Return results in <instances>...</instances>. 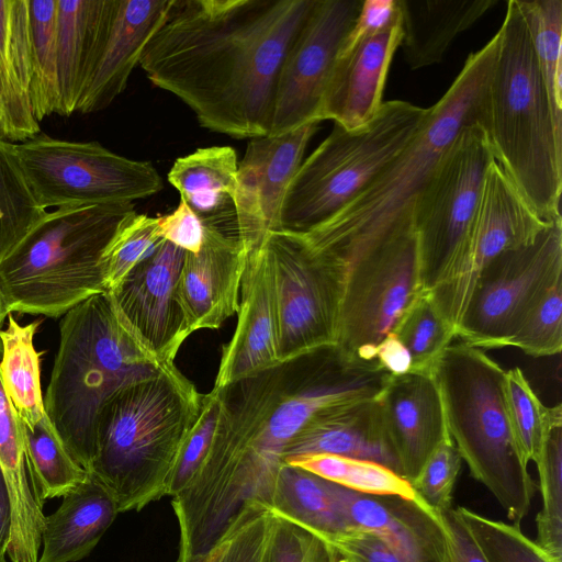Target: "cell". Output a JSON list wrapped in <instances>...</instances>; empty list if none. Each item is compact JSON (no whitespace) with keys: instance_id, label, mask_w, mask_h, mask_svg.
Instances as JSON below:
<instances>
[{"instance_id":"obj_1","label":"cell","mask_w":562,"mask_h":562,"mask_svg":"<svg viewBox=\"0 0 562 562\" xmlns=\"http://www.w3.org/2000/svg\"><path fill=\"white\" fill-rule=\"evenodd\" d=\"M315 0H175L139 65L199 124L235 138L269 135L277 81Z\"/></svg>"},{"instance_id":"obj_2","label":"cell","mask_w":562,"mask_h":562,"mask_svg":"<svg viewBox=\"0 0 562 562\" xmlns=\"http://www.w3.org/2000/svg\"><path fill=\"white\" fill-rule=\"evenodd\" d=\"M390 374L333 345L222 389L226 416L195 479L223 537L250 504L267 507L283 454L325 409L375 400Z\"/></svg>"},{"instance_id":"obj_3","label":"cell","mask_w":562,"mask_h":562,"mask_svg":"<svg viewBox=\"0 0 562 562\" xmlns=\"http://www.w3.org/2000/svg\"><path fill=\"white\" fill-rule=\"evenodd\" d=\"M498 48L496 33L467 58L408 145L336 215L302 234L322 258L345 269L413 221L418 195L460 131L481 123L486 88Z\"/></svg>"},{"instance_id":"obj_4","label":"cell","mask_w":562,"mask_h":562,"mask_svg":"<svg viewBox=\"0 0 562 562\" xmlns=\"http://www.w3.org/2000/svg\"><path fill=\"white\" fill-rule=\"evenodd\" d=\"M171 364L148 348L109 291L63 315L44 411L86 471L97 453V420L105 402L120 389Z\"/></svg>"},{"instance_id":"obj_5","label":"cell","mask_w":562,"mask_h":562,"mask_svg":"<svg viewBox=\"0 0 562 562\" xmlns=\"http://www.w3.org/2000/svg\"><path fill=\"white\" fill-rule=\"evenodd\" d=\"M482 120L495 161L546 222L562 221V130L554 122L529 31L508 0Z\"/></svg>"},{"instance_id":"obj_6","label":"cell","mask_w":562,"mask_h":562,"mask_svg":"<svg viewBox=\"0 0 562 562\" xmlns=\"http://www.w3.org/2000/svg\"><path fill=\"white\" fill-rule=\"evenodd\" d=\"M202 393L173 364L116 391L97 420L92 473L119 513L140 510L169 495L181 446Z\"/></svg>"},{"instance_id":"obj_7","label":"cell","mask_w":562,"mask_h":562,"mask_svg":"<svg viewBox=\"0 0 562 562\" xmlns=\"http://www.w3.org/2000/svg\"><path fill=\"white\" fill-rule=\"evenodd\" d=\"M135 214L132 203L47 212L0 262L7 314L60 317L106 292L105 254Z\"/></svg>"},{"instance_id":"obj_8","label":"cell","mask_w":562,"mask_h":562,"mask_svg":"<svg viewBox=\"0 0 562 562\" xmlns=\"http://www.w3.org/2000/svg\"><path fill=\"white\" fill-rule=\"evenodd\" d=\"M431 374L448 434L470 470L513 525L528 514L536 485L515 441L504 397L505 370L482 349L450 344Z\"/></svg>"},{"instance_id":"obj_9","label":"cell","mask_w":562,"mask_h":562,"mask_svg":"<svg viewBox=\"0 0 562 562\" xmlns=\"http://www.w3.org/2000/svg\"><path fill=\"white\" fill-rule=\"evenodd\" d=\"M427 114L428 109L391 100L360 128L334 124L288 187L281 231L306 233L336 215L408 145Z\"/></svg>"},{"instance_id":"obj_10","label":"cell","mask_w":562,"mask_h":562,"mask_svg":"<svg viewBox=\"0 0 562 562\" xmlns=\"http://www.w3.org/2000/svg\"><path fill=\"white\" fill-rule=\"evenodd\" d=\"M15 150L45 210L132 203L164 188L151 162L120 156L97 142H68L40 134L15 144Z\"/></svg>"},{"instance_id":"obj_11","label":"cell","mask_w":562,"mask_h":562,"mask_svg":"<svg viewBox=\"0 0 562 562\" xmlns=\"http://www.w3.org/2000/svg\"><path fill=\"white\" fill-rule=\"evenodd\" d=\"M494 160L483 127L480 123L469 124L460 131L418 195L412 216L424 293L440 284L456 266L485 175Z\"/></svg>"},{"instance_id":"obj_12","label":"cell","mask_w":562,"mask_h":562,"mask_svg":"<svg viewBox=\"0 0 562 562\" xmlns=\"http://www.w3.org/2000/svg\"><path fill=\"white\" fill-rule=\"evenodd\" d=\"M413 221L361 255L344 271L336 345L364 360L420 294Z\"/></svg>"},{"instance_id":"obj_13","label":"cell","mask_w":562,"mask_h":562,"mask_svg":"<svg viewBox=\"0 0 562 562\" xmlns=\"http://www.w3.org/2000/svg\"><path fill=\"white\" fill-rule=\"evenodd\" d=\"M278 317V357L286 363L336 345L341 274L300 233L268 232Z\"/></svg>"},{"instance_id":"obj_14","label":"cell","mask_w":562,"mask_h":562,"mask_svg":"<svg viewBox=\"0 0 562 562\" xmlns=\"http://www.w3.org/2000/svg\"><path fill=\"white\" fill-rule=\"evenodd\" d=\"M562 279V221L494 258L479 274L457 337L480 349L504 348L533 301Z\"/></svg>"},{"instance_id":"obj_15","label":"cell","mask_w":562,"mask_h":562,"mask_svg":"<svg viewBox=\"0 0 562 562\" xmlns=\"http://www.w3.org/2000/svg\"><path fill=\"white\" fill-rule=\"evenodd\" d=\"M550 223L538 215L494 160L462 252L448 277L428 292L456 333L481 271L502 252L532 241Z\"/></svg>"},{"instance_id":"obj_16","label":"cell","mask_w":562,"mask_h":562,"mask_svg":"<svg viewBox=\"0 0 562 562\" xmlns=\"http://www.w3.org/2000/svg\"><path fill=\"white\" fill-rule=\"evenodd\" d=\"M362 0H315L281 66L268 136L319 123L335 61Z\"/></svg>"},{"instance_id":"obj_17","label":"cell","mask_w":562,"mask_h":562,"mask_svg":"<svg viewBox=\"0 0 562 562\" xmlns=\"http://www.w3.org/2000/svg\"><path fill=\"white\" fill-rule=\"evenodd\" d=\"M318 124L248 143L238 164L234 196L238 238L248 252L262 244L268 232L281 231L285 192Z\"/></svg>"},{"instance_id":"obj_18","label":"cell","mask_w":562,"mask_h":562,"mask_svg":"<svg viewBox=\"0 0 562 562\" xmlns=\"http://www.w3.org/2000/svg\"><path fill=\"white\" fill-rule=\"evenodd\" d=\"M247 257L237 235L204 226L202 247L186 252L177 283L182 344L194 331L216 329L237 313Z\"/></svg>"},{"instance_id":"obj_19","label":"cell","mask_w":562,"mask_h":562,"mask_svg":"<svg viewBox=\"0 0 562 562\" xmlns=\"http://www.w3.org/2000/svg\"><path fill=\"white\" fill-rule=\"evenodd\" d=\"M237 315L235 333L222 350L214 389H225L281 364L274 277L263 241L248 252Z\"/></svg>"},{"instance_id":"obj_20","label":"cell","mask_w":562,"mask_h":562,"mask_svg":"<svg viewBox=\"0 0 562 562\" xmlns=\"http://www.w3.org/2000/svg\"><path fill=\"white\" fill-rule=\"evenodd\" d=\"M376 401L397 473L413 484L430 454L450 439L437 383L431 373L391 375Z\"/></svg>"},{"instance_id":"obj_21","label":"cell","mask_w":562,"mask_h":562,"mask_svg":"<svg viewBox=\"0 0 562 562\" xmlns=\"http://www.w3.org/2000/svg\"><path fill=\"white\" fill-rule=\"evenodd\" d=\"M184 256V250L165 241L109 291L148 348L166 363H173L182 345L176 290Z\"/></svg>"},{"instance_id":"obj_22","label":"cell","mask_w":562,"mask_h":562,"mask_svg":"<svg viewBox=\"0 0 562 562\" xmlns=\"http://www.w3.org/2000/svg\"><path fill=\"white\" fill-rule=\"evenodd\" d=\"M327 485L351 528L374 533L404 562H450L440 515L423 501L363 494L329 481Z\"/></svg>"},{"instance_id":"obj_23","label":"cell","mask_w":562,"mask_h":562,"mask_svg":"<svg viewBox=\"0 0 562 562\" xmlns=\"http://www.w3.org/2000/svg\"><path fill=\"white\" fill-rule=\"evenodd\" d=\"M401 15L385 29L340 50L318 112L319 123L331 120L345 130L371 122L382 105L392 57L400 47Z\"/></svg>"},{"instance_id":"obj_24","label":"cell","mask_w":562,"mask_h":562,"mask_svg":"<svg viewBox=\"0 0 562 562\" xmlns=\"http://www.w3.org/2000/svg\"><path fill=\"white\" fill-rule=\"evenodd\" d=\"M173 3L175 0H115L106 40L76 111L103 110L125 90L146 45Z\"/></svg>"},{"instance_id":"obj_25","label":"cell","mask_w":562,"mask_h":562,"mask_svg":"<svg viewBox=\"0 0 562 562\" xmlns=\"http://www.w3.org/2000/svg\"><path fill=\"white\" fill-rule=\"evenodd\" d=\"M318 453L370 460L397 473L376 398L335 406L317 414L290 442L283 462Z\"/></svg>"},{"instance_id":"obj_26","label":"cell","mask_w":562,"mask_h":562,"mask_svg":"<svg viewBox=\"0 0 562 562\" xmlns=\"http://www.w3.org/2000/svg\"><path fill=\"white\" fill-rule=\"evenodd\" d=\"M58 115L76 112L106 40L115 0H58Z\"/></svg>"},{"instance_id":"obj_27","label":"cell","mask_w":562,"mask_h":562,"mask_svg":"<svg viewBox=\"0 0 562 562\" xmlns=\"http://www.w3.org/2000/svg\"><path fill=\"white\" fill-rule=\"evenodd\" d=\"M0 468L11 506V562H37L45 521L42 501L29 468L22 424L0 378Z\"/></svg>"},{"instance_id":"obj_28","label":"cell","mask_w":562,"mask_h":562,"mask_svg":"<svg viewBox=\"0 0 562 562\" xmlns=\"http://www.w3.org/2000/svg\"><path fill=\"white\" fill-rule=\"evenodd\" d=\"M29 0H0V138L24 143L40 135L31 103Z\"/></svg>"},{"instance_id":"obj_29","label":"cell","mask_w":562,"mask_h":562,"mask_svg":"<svg viewBox=\"0 0 562 562\" xmlns=\"http://www.w3.org/2000/svg\"><path fill=\"white\" fill-rule=\"evenodd\" d=\"M237 154L231 146H210L178 157L167 179L203 226L237 235L234 206Z\"/></svg>"},{"instance_id":"obj_30","label":"cell","mask_w":562,"mask_h":562,"mask_svg":"<svg viewBox=\"0 0 562 562\" xmlns=\"http://www.w3.org/2000/svg\"><path fill=\"white\" fill-rule=\"evenodd\" d=\"M119 509L110 492L90 472L61 505L45 517L37 562H76L87 557L114 521Z\"/></svg>"},{"instance_id":"obj_31","label":"cell","mask_w":562,"mask_h":562,"mask_svg":"<svg viewBox=\"0 0 562 562\" xmlns=\"http://www.w3.org/2000/svg\"><path fill=\"white\" fill-rule=\"evenodd\" d=\"M401 42L407 66L419 69L440 63L452 43L497 0H397Z\"/></svg>"},{"instance_id":"obj_32","label":"cell","mask_w":562,"mask_h":562,"mask_svg":"<svg viewBox=\"0 0 562 562\" xmlns=\"http://www.w3.org/2000/svg\"><path fill=\"white\" fill-rule=\"evenodd\" d=\"M266 508L324 542L352 529L327 481L288 463L278 471Z\"/></svg>"},{"instance_id":"obj_33","label":"cell","mask_w":562,"mask_h":562,"mask_svg":"<svg viewBox=\"0 0 562 562\" xmlns=\"http://www.w3.org/2000/svg\"><path fill=\"white\" fill-rule=\"evenodd\" d=\"M8 317L7 328L0 330V378L19 418L31 427L45 414L40 353L34 347L40 321L21 325L11 313Z\"/></svg>"},{"instance_id":"obj_34","label":"cell","mask_w":562,"mask_h":562,"mask_svg":"<svg viewBox=\"0 0 562 562\" xmlns=\"http://www.w3.org/2000/svg\"><path fill=\"white\" fill-rule=\"evenodd\" d=\"M21 424L26 461L42 501L76 488L88 471L70 456L46 413L31 427Z\"/></svg>"},{"instance_id":"obj_35","label":"cell","mask_w":562,"mask_h":562,"mask_svg":"<svg viewBox=\"0 0 562 562\" xmlns=\"http://www.w3.org/2000/svg\"><path fill=\"white\" fill-rule=\"evenodd\" d=\"M58 0H29L31 40V103L35 119L58 113L57 14Z\"/></svg>"},{"instance_id":"obj_36","label":"cell","mask_w":562,"mask_h":562,"mask_svg":"<svg viewBox=\"0 0 562 562\" xmlns=\"http://www.w3.org/2000/svg\"><path fill=\"white\" fill-rule=\"evenodd\" d=\"M284 463L299 467L355 492L422 501L408 481L374 461L318 453L293 458Z\"/></svg>"},{"instance_id":"obj_37","label":"cell","mask_w":562,"mask_h":562,"mask_svg":"<svg viewBox=\"0 0 562 562\" xmlns=\"http://www.w3.org/2000/svg\"><path fill=\"white\" fill-rule=\"evenodd\" d=\"M525 20L554 122L562 130V0H516Z\"/></svg>"},{"instance_id":"obj_38","label":"cell","mask_w":562,"mask_h":562,"mask_svg":"<svg viewBox=\"0 0 562 562\" xmlns=\"http://www.w3.org/2000/svg\"><path fill=\"white\" fill-rule=\"evenodd\" d=\"M46 213L24 176L15 144L0 138V262Z\"/></svg>"},{"instance_id":"obj_39","label":"cell","mask_w":562,"mask_h":562,"mask_svg":"<svg viewBox=\"0 0 562 562\" xmlns=\"http://www.w3.org/2000/svg\"><path fill=\"white\" fill-rule=\"evenodd\" d=\"M504 397L517 447L527 463L536 462L550 428L562 420L561 404L544 406L518 367L505 370Z\"/></svg>"},{"instance_id":"obj_40","label":"cell","mask_w":562,"mask_h":562,"mask_svg":"<svg viewBox=\"0 0 562 562\" xmlns=\"http://www.w3.org/2000/svg\"><path fill=\"white\" fill-rule=\"evenodd\" d=\"M412 358L409 371L431 373L436 362L457 337L427 293H420L403 312L392 330Z\"/></svg>"},{"instance_id":"obj_41","label":"cell","mask_w":562,"mask_h":562,"mask_svg":"<svg viewBox=\"0 0 562 562\" xmlns=\"http://www.w3.org/2000/svg\"><path fill=\"white\" fill-rule=\"evenodd\" d=\"M535 463L541 494L535 541L549 554L562 561V420L550 428Z\"/></svg>"},{"instance_id":"obj_42","label":"cell","mask_w":562,"mask_h":562,"mask_svg":"<svg viewBox=\"0 0 562 562\" xmlns=\"http://www.w3.org/2000/svg\"><path fill=\"white\" fill-rule=\"evenodd\" d=\"M486 562H562L519 526L482 516L469 508H456Z\"/></svg>"},{"instance_id":"obj_43","label":"cell","mask_w":562,"mask_h":562,"mask_svg":"<svg viewBox=\"0 0 562 562\" xmlns=\"http://www.w3.org/2000/svg\"><path fill=\"white\" fill-rule=\"evenodd\" d=\"M506 347L532 357L559 355L562 348V279L548 286L520 318Z\"/></svg>"},{"instance_id":"obj_44","label":"cell","mask_w":562,"mask_h":562,"mask_svg":"<svg viewBox=\"0 0 562 562\" xmlns=\"http://www.w3.org/2000/svg\"><path fill=\"white\" fill-rule=\"evenodd\" d=\"M226 403L222 389L203 394L196 418L177 458L169 496L182 492L203 465L225 417Z\"/></svg>"},{"instance_id":"obj_45","label":"cell","mask_w":562,"mask_h":562,"mask_svg":"<svg viewBox=\"0 0 562 562\" xmlns=\"http://www.w3.org/2000/svg\"><path fill=\"white\" fill-rule=\"evenodd\" d=\"M164 243L158 231V218L136 213L120 231L105 254L106 290L116 289L137 265L150 257Z\"/></svg>"},{"instance_id":"obj_46","label":"cell","mask_w":562,"mask_h":562,"mask_svg":"<svg viewBox=\"0 0 562 562\" xmlns=\"http://www.w3.org/2000/svg\"><path fill=\"white\" fill-rule=\"evenodd\" d=\"M461 461L450 438L436 448L412 484L417 495L434 512L443 513L451 508Z\"/></svg>"},{"instance_id":"obj_47","label":"cell","mask_w":562,"mask_h":562,"mask_svg":"<svg viewBox=\"0 0 562 562\" xmlns=\"http://www.w3.org/2000/svg\"><path fill=\"white\" fill-rule=\"evenodd\" d=\"M269 517L266 507L247 505L231 526V541L220 562H260Z\"/></svg>"},{"instance_id":"obj_48","label":"cell","mask_w":562,"mask_h":562,"mask_svg":"<svg viewBox=\"0 0 562 562\" xmlns=\"http://www.w3.org/2000/svg\"><path fill=\"white\" fill-rule=\"evenodd\" d=\"M305 540V530L270 512L260 562H304Z\"/></svg>"},{"instance_id":"obj_49","label":"cell","mask_w":562,"mask_h":562,"mask_svg":"<svg viewBox=\"0 0 562 562\" xmlns=\"http://www.w3.org/2000/svg\"><path fill=\"white\" fill-rule=\"evenodd\" d=\"M325 543L349 562H404L381 538L362 529H350Z\"/></svg>"},{"instance_id":"obj_50","label":"cell","mask_w":562,"mask_h":562,"mask_svg":"<svg viewBox=\"0 0 562 562\" xmlns=\"http://www.w3.org/2000/svg\"><path fill=\"white\" fill-rule=\"evenodd\" d=\"M159 235L186 252L196 254L203 244L204 226L182 201L170 214L157 217Z\"/></svg>"},{"instance_id":"obj_51","label":"cell","mask_w":562,"mask_h":562,"mask_svg":"<svg viewBox=\"0 0 562 562\" xmlns=\"http://www.w3.org/2000/svg\"><path fill=\"white\" fill-rule=\"evenodd\" d=\"M400 14L397 0H364L340 50L349 49L361 41L389 26ZM339 50V52H340Z\"/></svg>"},{"instance_id":"obj_52","label":"cell","mask_w":562,"mask_h":562,"mask_svg":"<svg viewBox=\"0 0 562 562\" xmlns=\"http://www.w3.org/2000/svg\"><path fill=\"white\" fill-rule=\"evenodd\" d=\"M449 543L450 562H486L456 508L439 513Z\"/></svg>"},{"instance_id":"obj_53","label":"cell","mask_w":562,"mask_h":562,"mask_svg":"<svg viewBox=\"0 0 562 562\" xmlns=\"http://www.w3.org/2000/svg\"><path fill=\"white\" fill-rule=\"evenodd\" d=\"M375 359L392 375H401L411 370L412 358L393 331L389 333L375 347Z\"/></svg>"},{"instance_id":"obj_54","label":"cell","mask_w":562,"mask_h":562,"mask_svg":"<svg viewBox=\"0 0 562 562\" xmlns=\"http://www.w3.org/2000/svg\"><path fill=\"white\" fill-rule=\"evenodd\" d=\"M11 538V506L0 468V557L5 555Z\"/></svg>"},{"instance_id":"obj_55","label":"cell","mask_w":562,"mask_h":562,"mask_svg":"<svg viewBox=\"0 0 562 562\" xmlns=\"http://www.w3.org/2000/svg\"><path fill=\"white\" fill-rule=\"evenodd\" d=\"M335 550L306 531L304 562H335Z\"/></svg>"},{"instance_id":"obj_56","label":"cell","mask_w":562,"mask_h":562,"mask_svg":"<svg viewBox=\"0 0 562 562\" xmlns=\"http://www.w3.org/2000/svg\"><path fill=\"white\" fill-rule=\"evenodd\" d=\"M232 536V528L227 530L223 539L217 542L212 549L207 552L198 554L186 562H220L223 553L227 549Z\"/></svg>"},{"instance_id":"obj_57","label":"cell","mask_w":562,"mask_h":562,"mask_svg":"<svg viewBox=\"0 0 562 562\" xmlns=\"http://www.w3.org/2000/svg\"><path fill=\"white\" fill-rule=\"evenodd\" d=\"M7 316H8V314H7L4 307L1 303V300H0V330H1L2 323Z\"/></svg>"},{"instance_id":"obj_58","label":"cell","mask_w":562,"mask_h":562,"mask_svg":"<svg viewBox=\"0 0 562 562\" xmlns=\"http://www.w3.org/2000/svg\"><path fill=\"white\" fill-rule=\"evenodd\" d=\"M336 552V551H335ZM335 562H349L347 561L345 558L340 557L337 552H336V560Z\"/></svg>"},{"instance_id":"obj_59","label":"cell","mask_w":562,"mask_h":562,"mask_svg":"<svg viewBox=\"0 0 562 562\" xmlns=\"http://www.w3.org/2000/svg\"><path fill=\"white\" fill-rule=\"evenodd\" d=\"M0 562H8V561L5 560V555H1V557H0Z\"/></svg>"}]
</instances>
